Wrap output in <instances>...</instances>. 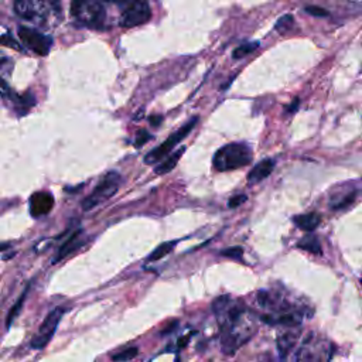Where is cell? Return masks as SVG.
<instances>
[{"mask_svg":"<svg viewBox=\"0 0 362 362\" xmlns=\"http://www.w3.org/2000/svg\"><path fill=\"white\" fill-rule=\"evenodd\" d=\"M212 310L221 327V345L223 352L233 354L243 342H246L256 327L246 322V308L232 301L229 296H221L212 303Z\"/></svg>","mask_w":362,"mask_h":362,"instance_id":"cell-1","label":"cell"},{"mask_svg":"<svg viewBox=\"0 0 362 362\" xmlns=\"http://www.w3.org/2000/svg\"><path fill=\"white\" fill-rule=\"evenodd\" d=\"M14 11L23 20L40 27L54 25L62 17L59 0H16Z\"/></svg>","mask_w":362,"mask_h":362,"instance_id":"cell-2","label":"cell"},{"mask_svg":"<svg viewBox=\"0 0 362 362\" xmlns=\"http://www.w3.org/2000/svg\"><path fill=\"white\" fill-rule=\"evenodd\" d=\"M252 161V150L245 143H229L214 156V167L218 171H229L247 165Z\"/></svg>","mask_w":362,"mask_h":362,"instance_id":"cell-3","label":"cell"},{"mask_svg":"<svg viewBox=\"0 0 362 362\" xmlns=\"http://www.w3.org/2000/svg\"><path fill=\"white\" fill-rule=\"evenodd\" d=\"M71 16L81 25L102 28L106 18V10L102 3L95 0H74L71 3Z\"/></svg>","mask_w":362,"mask_h":362,"instance_id":"cell-4","label":"cell"},{"mask_svg":"<svg viewBox=\"0 0 362 362\" xmlns=\"http://www.w3.org/2000/svg\"><path fill=\"white\" fill-rule=\"evenodd\" d=\"M122 184V175L117 171H107L98 182V185L93 188V191L83 198L82 201V209L83 211H90L96 206H99L100 204H103L105 201H107L109 198H112L119 187Z\"/></svg>","mask_w":362,"mask_h":362,"instance_id":"cell-5","label":"cell"},{"mask_svg":"<svg viewBox=\"0 0 362 362\" xmlns=\"http://www.w3.org/2000/svg\"><path fill=\"white\" fill-rule=\"evenodd\" d=\"M198 122V117H192L191 120H188L184 126H181L177 132H174L173 134H170V137L163 141L158 147H156L154 150H151L150 153L146 154L144 157V163L146 164H153V163H157V161H161L165 156H168V153L180 143L182 141L189 133L191 130L194 129V126L197 124Z\"/></svg>","mask_w":362,"mask_h":362,"instance_id":"cell-6","label":"cell"},{"mask_svg":"<svg viewBox=\"0 0 362 362\" xmlns=\"http://www.w3.org/2000/svg\"><path fill=\"white\" fill-rule=\"evenodd\" d=\"M65 313V308H54L47 317L45 320L41 322L37 334H34L33 339H31V346L34 349H42L44 346H47L49 344V341L52 339L58 325H59V321L62 318Z\"/></svg>","mask_w":362,"mask_h":362,"instance_id":"cell-7","label":"cell"},{"mask_svg":"<svg viewBox=\"0 0 362 362\" xmlns=\"http://www.w3.org/2000/svg\"><path fill=\"white\" fill-rule=\"evenodd\" d=\"M151 17V10L147 0H132L120 14L119 24L123 28H132L147 23Z\"/></svg>","mask_w":362,"mask_h":362,"instance_id":"cell-8","label":"cell"},{"mask_svg":"<svg viewBox=\"0 0 362 362\" xmlns=\"http://www.w3.org/2000/svg\"><path fill=\"white\" fill-rule=\"evenodd\" d=\"M17 33H18V38L28 49H31L33 52H35L41 57L48 55L51 45H52L51 37H48L34 28L25 27V25H20Z\"/></svg>","mask_w":362,"mask_h":362,"instance_id":"cell-9","label":"cell"},{"mask_svg":"<svg viewBox=\"0 0 362 362\" xmlns=\"http://www.w3.org/2000/svg\"><path fill=\"white\" fill-rule=\"evenodd\" d=\"M341 188H342L341 191L338 188H335L329 194V208L334 211H342V209L351 206L356 199V192H359L358 188L352 182L342 184Z\"/></svg>","mask_w":362,"mask_h":362,"instance_id":"cell-10","label":"cell"},{"mask_svg":"<svg viewBox=\"0 0 362 362\" xmlns=\"http://www.w3.org/2000/svg\"><path fill=\"white\" fill-rule=\"evenodd\" d=\"M54 208V197L48 191H38L30 197V214L34 218L47 215Z\"/></svg>","mask_w":362,"mask_h":362,"instance_id":"cell-11","label":"cell"},{"mask_svg":"<svg viewBox=\"0 0 362 362\" xmlns=\"http://www.w3.org/2000/svg\"><path fill=\"white\" fill-rule=\"evenodd\" d=\"M86 243V238L83 235V232L81 229H76L72 235H69V238L58 247L54 259H52V263H57V262H61L62 259H65L66 256H69L71 253H74L75 250L81 249L83 245Z\"/></svg>","mask_w":362,"mask_h":362,"instance_id":"cell-12","label":"cell"},{"mask_svg":"<svg viewBox=\"0 0 362 362\" xmlns=\"http://www.w3.org/2000/svg\"><path fill=\"white\" fill-rule=\"evenodd\" d=\"M276 165V161L273 158H264L259 161L247 174V181L249 184H257L266 177H269Z\"/></svg>","mask_w":362,"mask_h":362,"instance_id":"cell-13","label":"cell"},{"mask_svg":"<svg viewBox=\"0 0 362 362\" xmlns=\"http://www.w3.org/2000/svg\"><path fill=\"white\" fill-rule=\"evenodd\" d=\"M293 222L296 223L297 228H300L301 230L305 232H311L314 230L320 222H321V215L318 212H310V214H301V215H296L293 218Z\"/></svg>","mask_w":362,"mask_h":362,"instance_id":"cell-14","label":"cell"},{"mask_svg":"<svg viewBox=\"0 0 362 362\" xmlns=\"http://www.w3.org/2000/svg\"><path fill=\"white\" fill-rule=\"evenodd\" d=\"M298 335L300 334L297 331H287L277 338V351L280 354V358H286L290 354L298 339Z\"/></svg>","mask_w":362,"mask_h":362,"instance_id":"cell-15","label":"cell"},{"mask_svg":"<svg viewBox=\"0 0 362 362\" xmlns=\"http://www.w3.org/2000/svg\"><path fill=\"white\" fill-rule=\"evenodd\" d=\"M184 151H185V147H180L177 151H174L173 154H170L167 158H164V160L154 168V173L158 174V175L165 174V173H170V171L175 167V164L178 163L180 157L184 154Z\"/></svg>","mask_w":362,"mask_h":362,"instance_id":"cell-16","label":"cell"},{"mask_svg":"<svg viewBox=\"0 0 362 362\" xmlns=\"http://www.w3.org/2000/svg\"><path fill=\"white\" fill-rule=\"evenodd\" d=\"M297 247L298 249H303V250H307V252H311L314 255H321V243L318 240V238L315 235H305L300 239V242L297 243Z\"/></svg>","mask_w":362,"mask_h":362,"instance_id":"cell-17","label":"cell"},{"mask_svg":"<svg viewBox=\"0 0 362 362\" xmlns=\"http://www.w3.org/2000/svg\"><path fill=\"white\" fill-rule=\"evenodd\" d=\"M177 243H178L177 240H168V242H164V243L158 245V246L147 256V262H157V260L163 259L164 256H167V255L174 249V246H175Z\"/></svg>","mask_w":362,"mask_h":362,"instance_id":"cell-18","label":"cell"},{"mask_svg":"<svg viewBox=\"0 0 362 362\" xmlns=\"http://www.w3.org/2000/svg\"><path fill=\"white\" fill-rule=\"evenodd\" d=\"M28 288H30V286H27V287H25V290L21 293L20 298L16 301V304H14V305L11 307V310L8 311V314H7V320H6V327H10V325H11V322L14 321V318L18 315V313H20V310H21L23 304H24V300H25V297H27Z\"/></svg>","mask_w":362,"mask_h":362,"instance_id":"cell-19","label":"cell"},{"mask_svg":"<svg viewBox=\"0 0 362 362\" xmlns=\"http://www.w3.org/2000/svg\"><path fill=\"white\" fill-rule=\"evenodd\" d=\"M257 47H259V42H256V41L245 42V44H242V45H239V47H236V48L233 49L232 57H233L235 59H240V58L249 55L250 52H253Z\"/></svg>","mask_w":362,"mask_h":362,"instance_id":"cell-20","label":"cell"},{"mask_svg":"<svg viewBox=\"0 0 362 362\" xmlns=\"http://www.w3.org/2000/svg\"><path fill=\"white\" fill-rule=\"evenodd\" d=\"M293 27H294V18H293L291 14H284V16H281V17L276 21V24H274L276 31L280 33V34H286V33L290 31Z\"/></svg>","mask_w":362,"mask_h":362,"instance_id":"cell-21","label":"cell"},{"mask_svg":"<svg viewBox=\"0 0 362 362\" xmlns=\"http://www.w3.org/2000/svg\"><path fill=\"white\" fill-rule=\"evenodd\" d=\"M137 354H139L137 346H132V348H126V349L120 351L119 354L113 355L112 359H113V361H130V359H133Z\"/></svg>","mask_w":362,"mask_h":362,"instance_id":"cell-22","label":"cell"},{"mask_svg":"<svg viewBox=\"0 0 362 362\" xmlns=\"http://www.w3.org/2000/svg\"><path fill=\"white\" fill-rule=\"evenodd\" d=\"M222 256L225 257H232V259H242L243 256V247L242 246H233V247H226L221 252Z\"/></svg>","mask_w":362,"mask_h":362,"instance_id":"cell-23","label":"cell"},{"mask_svg":"<svg viewBox=\"0 0 362 362\" xmlns=\"http://www.w3.org/2000/svg\"><path fill=\"white\" fill-rule=\"evenodd\" d=\"M148 140H151V134L147 132V130H144V129H141V130H139L137 133H136V139H134V146L139 148V147H141L143 144H146Z\"/></svg>","mask_w":362,"mask_h":362,"instance_id":"cell-24","label":"cell"},{"mask_svg":"<svg viewBox=\"0 0 362 362\" xmlns=\"http://www.w3.org/2000/svg\"><path fill=\"white\" fill-rule=\"evenodd\" d=\"M304 11L314 16V17H327V16H329V13L325 8L318 7V6H307V7H304Z\"/></svg>","mask_w":362,"mask_h":362,"instance_id":"cell-25","label":"cell"},{"mask_svg":"<svg viewBox=\"0 0 362 362\" xmlns=\"http://www.w3.org/2000/svg\"><path fill=\"white\" fill-rule=\"evenodd\" d=\"M246 199H247V197H246L245 194H238V195L232 197V198L228 201V206H229V208H236V206H239L240 204H243Z\"/></svg>","mask_w":362,"mask_h":362,"instance_id":"cell-26","label":"cell"},{"mask_svg":"<svg viewBox=\"0 0 362 362\" xmlns=\"http://www.w3.org/2000/svg\"><path fill=\"white\" fill-rule=\"evenodd\" d=\"M0 42H1V44H4V45H7V47H11V48L20 49L18 44H17V42L13 40V37H10V35H4V37H0Z\"/></svg>","mask_w":362,"mask_h":362,"instance_id":"cell-27","label":"cell"},{"mask_svg":"<svg viewBox=\"0 0 362 362\" xmlns=\"http://www.w3.org/2000/svg\"><path fill=\"white\" fill-rule=\"evenodd\" d=\"M0 93L3 95V96H10L11 98V90H10V88H8V85L0 78Z\"/></svg>","mask_w":362,"mask_h":362,"instance_id":"cell-28","label":"cell"},{"mask_svg":"<svg viewBox=\"0 0 362 362\" xmlns=\"http://www.w3.org/2000/svg\"><path fill=\"white\" fill-rule=\"evenodd\" d=\"M148 120H150V123L153 126H158L161 123V120H163V116H151Z\"/></svg>","mask_w":362,"mask_h":362,"instance_id":"cell-29","label":"cell"},{"mask_svg":"<svg viewBox=\"0 0 362 362\" xmlns=\"http://www.w3.org/2000/svg\"><path fill=\"white\" fill-rule=\"evenodd\" d=\"M187 342H188V337H182V338H180V341H178V348H182Z\"/></svg>","mask_w":362,"mask_h":362,"instance_id":"cell-30","label":"cell"},{"mask_svg":"<svg viewBox=\"0 0 362 362\" xmlns=\"http://www.w3.org/2000/svg\"><path fill=\"white\" fill-rule=\"evenodd\" d=\"M297 106H298V99H294L293 105L288 107V112H294L297 109Z\"/></svg>","mask_w":362,"mask_h":362,"instance_id":"cell-31","label":"cell"},{"mask_svg":"<svg viewBox=\"0 0 362 362\" xmlns=\"http://www.w3.org/2000/svg\"><path fill=\"white\" fill-rule=\"evenodd\" d=\"M102 3H119V1H122V0H100Z\"/></svg>","mask_w":362,"mask_h":362,"instance_id":"cell-32","label":"cell"},{"mask_svg":"<svg viewBox=\"0 0 362 362\" xmlns=\"http://www.w3.org/2000/svg\"><path fill=\"white\" fill-rule=\"evenodd\" d=\"M7 247H8V243H4V245L1 243V245H0V250H6Z\"/></svg>","mask_w":362,"mask_h":362,"instance_id":"cell-33","label":"cell"},{"mask_svg":"<svg viewBox=\"0 0 362 362\" xmlns=\"http://www.w3.org/2000/svg\"><path fill=\"white\" fill-rule=\"evenodd\" d=\"M361 283H362V281H361Z\"/></svg>","mask_w":362,"mask_h":362,"instance_id":"cell-34","label":"cell"}]
</instances>
